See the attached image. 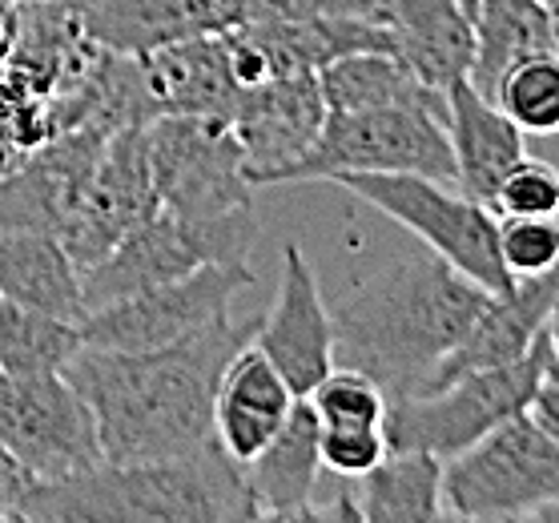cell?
Listing matches in <instances>:
<instances>
[{"instance_id": "1", "label": "cell", "mask_w": 559, "mask_h": 523, "mask_svg": "<svg viewBox=\"0 0 559 523\" xmlns=\"http://www.w3.org/2000/svg\"><path fill=\"white\" fill-rule=\"evenodd\" d=\"M262 314H234L157 350L85 346L64 375L85 395L105 463L186 455L214 439V403L229 358L254 343Z\"/></svg>"}, {"instance_id": "2", "label": "cell", "mask_w": 559, "mask_h": 523, "mask_svg": "<svg viewBox=\"0 0 559 523\" xmlns=\"http://www.w3.org/2000/svg\"><path fill=\"white\" fill-rule=\"evenodd\" d=\"M491 298L496 294L423 246L334 302V367L370 375L391 403L423 395Z\"/></svg>"}, {"instance_id": "3", "label": "cell", "mask_w": 559, "mask_h": 523, "mask_svg": "<svg viewBox=\"0 0 559 523\" xmlns=\"http://www.w3.org/2000/svg\"><path fill=\"white\" fill-rule=\"evenodd\" d=\"M25 523H242L258 520L242 463L226 447L138 463H97L64 479H33L16 511Z\"/></svg>"}, {"instance_id": "4", "label": "cell", "mask_w": 559, "mask_h": 523, "mask_svg": "<svg viewBox=\"0 0 559 523\" xmlns=\"http://www.w3.org/2000/svg\"><path fill=\"white\" fill-rule=\"evenodd\" d=\"M334 186L355 193L358 202L386 214L411 230L427 250L447 258L459 274L479 282L491 294H508L515 274L499 254V214L455 181L427 178V174H362L346 169L334 174Z\"/></svg>"}, {"instance_id": "5", "label": "cell", "mask_w": 559, "mask_h": 523, "mask_svg": "<svg viewBox=\"0 0 559 523\" xmlns=\"http://www.w3.org/2000/svg\"><path fill=\"white\" fill-rule=\"evenodd\" d=\"M547 358H551V343L547 334H539L511 362L467 370L435 391L394 399L386 407V443L391 451H431L439 460H451L487 431H496L499 423L532 407Z\"/></svg>"}, {"instance_id": "6", "label": "cell", "mask_w": 559, "mask_h": 523, "mask_svg": "<svg viewBox=\"0 0 559 523\" xmlns=\"http://www.w3.org/2000/svg\"><path fill=\"white\" fill-rule=\"evenodd\" d=\"M258 238L254 205L217 217H181L153 210L105 258L81 270L85 310L174 282L205 262H246Z\"/></svg>"}, {"instance_id": "7", "label": "cell", "mask_w": 559, "mask_h": 523, "mask_svg": "<svg viewBox=\"0 0 559 523\" xmlns=\"http://www.w3.org/2000/svg\"><path fill=\"white\" fill-rule=\"evenodd\" d=\"M559 499V443L523 411L443 460V520H535Z\"/></svg>"}, {"instance_id": "8", "label": "cell", "mask_w": 559, "mask_h": 523, "mask_svg": "<svg viewBox=\"0 0 559 523\" xmlns=\"http://www.w3.org/2000/svg\"><path fill=\"white\" fill-rule=\"evenodd\" d=\"M427 174L455 181V154L447 138V117L423 105H382V109H346L326 114L310 154L278 174L286 181H331L334 174Z\"/></svg>"}, {"instance_id": "9", "label": "cell", "mask_w": 559, "mask_h": 523, "mask_svg": "<svg viewBox=\"0 0 559 523\" xmlns=\"http://www.w3.org/2000/svg\"><path fill=\"white\" fill-rule=\"evenodd\" d=\"M145 150L157 210L181 217H217L254 205L242 145L229 117L166 114L145 121Z\"/></svg>"}, {"instance_id": "10", "label": "cell", "mask_w": 559, "mask_h": 523, "mask_svg": "<svg viewBox=\"0 0 559 523\" xmlns=\"http://www.w3.org/2000/svg\"><path fill=\"white\" fill-rule=\"evenodd\" d=\"M254 286L250 262H205L174 282L105 302L81 319V343L102 350H157L226 319L234 298Z\"/></svg>"}, {"instance_id": "11", "label": "cell", "mask_w": 559, "mask_h": 523, "mask_svg": "<svg viewBox=\"0 0 559 523\" xmlns=\"http://www.w3.org/2000/svg\"><path fill=\"white\" fill-rule=\"evenodd\" d=\"M0 447L33 479H64L105 463L97 419L64 370H0Z\"/></svg>"}, {"instance_id": "12", "label": "cell", "mask_w": 559, "mask_h": 523, "mask_svg": "<svg viewBox=\"0 0 559 523\" xmlns=\"http://www.w3.org/2000/svg\"><path fill=\"white\" fill-rule=\"evenodd\" d=\"M153 210H157V193H153L145 126H121L102 145L90 178L76 193L73 214L64 217L57 238L73 254L76 266L85 270L109 254Z\"/></svg>"}, {"instance_id": "13", "label": "cell", "mask_w": 559, "mask_h": 523, "mask_svg": "<svg viewBox=\"0 0 559 523\" xmlns=\"http://www.w3.org/2000/svg\"><path fill=\"white\" fill-rule=\"evenodd\" d=\"M258 350L278 367L298 399L334 370V319L318 290L314 262L298 242L282 246V282L270 314L254 334Z\"/></svg>"}, {"instance_id": "14", "label": "cell", "mask_w": 559, "mask_h": 523, "mask_svg": "<svg viewBox=\"0 0 559 523\" xmlns=\"http://www.w3.org/2000/svg\"><path fill=\"white\" fill-rule=\"evenodd\" d=\"M322 121H326V102L318 73H290L242 90L229 126L242 145L250 186H274L282 169L310 154Z\"/></svg>"}, {"instance_id": "15", "label": "cell", "mask_w": 559, "mask_h": 523, "mask_svg": "<svg viewBox=\"0 0 559 523\" xmlns=\"http://www.w3.org/2000/svg\"><path fill=\"white\" fill-rule=\"evenodd\" d=\"M109 133L114 129L105 126H76L45 141L21 162V169L0 178V230L61 234Z\"/></svg>"}, {"instance_id": "16", "label": "cell", "mask_w": 559, "mask_h": 523, "mask_svg": "<svg viewBox=\"0 0 559 523\" xmlns=\"http://www.w3.org/2000/svg\"><path fill=\"white\" fill-rule=\"evenodd\" d=\"M138 78L150 121L166 114L229 117L242 97L238 81L229 73L222 33H193L174 45L141 52Z\"/></svg>"}, {"instance_id": "17", "label": "cell", "mask_w": 559, "mask_h": 523, "mask_svg": "<svg viewBox=\"0 0 559 523\" xmlns=\"http://www.w3.org/2000/svg\"><path fill=\"white\" fill-rule=\"evenodd\" d=\"M447 138L455 154L459 190L484 205H491L499 181L527 154V133L487 93L475 90L471 78L447 85Z\"/></svg>"}, {"instance_id": "18", "label": "cell", "mask_w": 559, "mask_h": 523, "mask_svg": "<svg viewBox=\"0 0 559 523\" xmlns=\"http://www.w3.org/2000/svg\"><path fill=\"white\" fill-rule=\"evenodd\" d=\"M294 399L298 395L278 375V367L258 350V343H246L229 358L222 387H217L214 439L226 447L234 463H250L282 431Z\"/></svg>"}, {"instance_id": "19", "label": "cell", "mask_w": 559, "mask_h": 523, "mask_svg": "<svg viewBox=\"0 0 559 523\" xmlns=\"http://www.w3.org/2000/svg\"><path fill=\"white\" fill-rule=\"evenodd\" d=\"M556 298H559V262L551 270H544V274H523V278H515L508 294L491 298V307L484 310V319L475 322V331L439 367L431 391L459 379V375H467V370L499 367V362L520 358L544 334Z\"/></svg>"}, {"instance_id": "20", "label": "cell", "mask_w": 559, "mask_h": 523, "mask_svg": "<svg viewBox=\"0 0 559 523\" xmlns=\"http://www.w3.org/2000/svg\"><path fill=\"white\" fill-rule=\"evenodd\" d=\"M318 423L310 399H294L290 415L282 423V431L270 439L266 451H258L254 460L242 463L246 487L258 508V520H306V508L318 496V475L322 451H318Z\"/></svg>"}, {"instance_id": "21", "label": "cell", "mask_w": 559, "mask_h": 523, "mask_svg": "<svg viewBox=\"0 0 559 523\" xmlns=\"http://www.w3.org/2000/svg\"><path fill=\"white\" fill-rule=\"evenodd\" d=\"M382 21L394 33V52L427 85L447 90L471 73L475 28L467 0H382Z\"/></svg>"}, {"instance_id": "22", "label": "cell", "mask_w": 559, "mask_h": 523, "mask_svg": "<svg viewBox=\"0 0 559 523\" xmlns=\"http://www.w3.org/2000/svg\"><path fill=\"white\" fill-rule=\"evenodd\" d=\"M0 298L45 310L64 322H81L85 290L81 266L57 234L45 230H0Z\"/></svg>"}, {"instance_id": "23", "label": "cell", "mask_w": 559, "mask_h": 523, "mask_svg": "<svg viewBox=\"0 0 559 523\" xmlns=\"http://www.w3.org/2000/svg\"><path fill=\"white\" fill-rule=\"evenodd\" d=\"M326 114L346 109H382V105H423L447 117V90H435L399 52L367 49L338 57L318 73Z\"/></svg>"}, {"instance_id": "24", "label": "cell", "mask_w": 559, "mask_h": 523, "mask_svg": "<svg viewBox=\"0 0 559 523\" xmlns=\"http://www.w3.org/2000/svg\"><path fill=\"white\" fill-rule=\"evenodd\" d=\"M93 45L141 57L193 33H217L202 0H93L81 13Z\"/></svg>"}, {"instance_id": "25", "label": "cell", "mask_w": 559, "mask_h": 523, "mask_svg": "<svg viewBox=\"0 0 559 523\" xmlns=\"http://www.w3.org/2000/svg\"><path fill=\"white\" fill-rule=\"evenodd\" d=\"M355 508L362 523L443 520V460L431 451H386L358 475Z\"/></svg>"}, {"instance_id": "26", "label": "cell", "mask_w": 559, "mask_h": 523, "mask_svg": "<svg viewBox=\"0 0 559 523\" xmlns=\"http://www.w3.org/2000/svg\"><path fill=\"white\" fill-rule=\"evenodd\" d=\"M471 28H475V61L467 78L487 97L515 61L556 49L547 0H471Z\"/></svg>"}, {"instance_id": "27", "label": "cell", "mask_w": 559, "mask_h": 523, "mask_svg": "<svg viewBox=\"0 0 559 523\" xmlns=\"http://www.w3.org/2000/svg\"><path fill=\"white\" fill-rule=\"evenodd\" d=\"M81 350V322H64L45 310L0 298V370L9 375H45L64 370Z\"/></svg>"}, {"instance_id": "28", "label": "cell", "mask_w": 559, "mask_h": 523, "mask_svg": "<svg viewBox=\"0 0 559 523\" xmlns=\"http://www.w3.org/2000/svg\"><path fill=\"white\" fill-rule=\"evenodd\" d=\"M491 102L535 138H551L559 133V52L544 49L515 61L499 78Z\"/></svg>"}, {"instance_id": "29", "label": "cell", "mask_w": 559, "mask_h": 523, "mask_svg": "<svg viewBox=\"0 0 559 523\" xmlns=\"http://www.w3.org/2000/svg\"><path fill=\"white\" fill-rule=\"evenodd\" d=\"M310 407L318 423H355V427H386V407L391 399L382 395V387L355 367H334L322 383L310 391Z\"/></svg>"}, {"instance_id": "30", "label": "cell", "mask_w": 559, "mask_h": 523, "mask_svg": "<svg viewBox=\"0 0 559 523\" xmlns=\"http://www.w3.org/2000/svg\"><path fill=\"white\" fill-rule=\"evenodd\" d=\"M491 210L499 217H559V169L544 157L523 154L499 181Z\"/></svg>"}, {"instance_id": "31", "label": "cell", "mask_w": 559, "mask_h": 523, "mask_svg": "<svg viewBox=\"0 0 559 523\" xmlns=\"http://www.w3.org/2000/svg\"><path fill=\"white\" fill-rule=\"evenodd\" d=\"M499 254L515 278L551 270L559 262V217H499Z\"/></svg>"}, {"instance_id": "32", "label": "cell", "mask_w": 559, "mask_h": 523, "mask_svg": "<svg viewBox=\"0 0 559 523\" xmlns=\"http://www.w3.org/2000/svg\"><path fill=\"white\" fill-rule=\"evenodd\" d=\"M318 451H322V467L343 479L367 475L374 463L391 451L386 443V427H355V423H334L318 431Z\"/></svg>"}, {"instance_id": "33", "label": "cell", "mask_w": 559, "mask_h": 523, "mask_svg": "<svg viewBox=\"0 0 559 523\" xmlns=\"http://www.w3.org/2000/svg\"><path fill=\"white\" fill-rule=\"evenodd\" d=\"M298 16H374L382 0H238V21H298Z\"/></svg>"}, {"instance_id": "34", "label": "cell", "mask_w": 559, "mask_h": 523, "mask_svg": "<svg viewBox=\"0 0 559 523\" xmlns=\"http://www.w3.org/2000/svg\"><path fill=\"white\" fill-rule=\"evenodd\" d=\"M527 411H532V419L559 443V358L556 355L547 358L544 379H539V391H535L532 407H527Z\"/></svg>"}, {"instance_id": "35", "label": "cell", "mask_w": 559, "mask_h": 523, "mask_svg": "<svg viewBox=\"0 0 559 523\" xmlns=\"http://www.w3.org/2000/svg\"><path fill=\"white\" fill-rule=\"evenodd\" d=\"M28 487H33V475L0 447V523L16 520V511H21V503H25Z\"/></svg>"}, {"instance_id": "36", "label": "cell", "mask_w": 559, "mask_h": 523, "mask_svg": "<svg viewBox=\"0 0 559 523\" xmlns=\"http://www.w3.org/2000/svg\"><path fill=\"white\" fill-rule=\"evenodd\" d=\"M13 37H16V9L13 0H0V64L9 61V52H13Z\"/></svg>"}, {"instance_id": "37", "label": "cell", "mask_w": 559, "mask_h": 523, "mask_svg": "<svg viewBox=\"0 0 559 523\" xmlns=\"http://www.w3.org/2000/svg\"><path fill=\"white\" fill-rule=\"evenodd\" d=\"M544 334H547V343H551V355L559 358V298H556V307H551V314H547Z\"/></svg>"}, {"instance_id": "38", "label": "cell", "mask_w": 559, "mask_h": 523, "mask_svg": "<svg viewBox=\"0 0 559 523\" xmlns=\"http://www.w3.org/2000/svg\"><path fill=\"white\" fill-rule=\"evenodd\" d=\"M49 4H61V9H73V13H85L93 0H49Z\"/></svg>"}, {"instance_id": "39", "label": "cell", "mask_w": 559, "mask_h": 523, "mask_svg": "<svg viewBox=\"0 0 559 523\" xmlns=\"http://www.w3.org/2000/svg\"><path fill=\"white\" fill-rule=\"evenodd\" d=\"M535 520H544V523H559V499H556V503H547V508L539 511Z\"/></svg>"}, {"instance_id": "40", "label": "cell", "mask_w": 559, "mask_h": 523, "mask_svg": "<svg viewBox=\"0 0 559 523\" xmlns=\"http://www.w3.org/2000/svg\"><path fill=\"white\" fill-rule=\"evenodd\" d=\"M551 4V37H556V52H559V0H547Z\"/></svg>"}, {"instance_id": "41", "label": "cell", "mask_w": 559, "mask_h": 523, "mask_svg": "<svg viewBox=\"0 0 559 523\" xmlns=\"http://www.w3.org/2000/svg\"><path fill=\"white\" fill-rule=\"evenodd\" d=\"M467 13H471V0H467Z\"/></svg>"}]
</instances>
